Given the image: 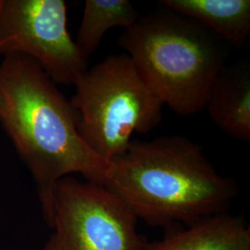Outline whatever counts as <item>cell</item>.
I'll use <instances>...</instances> for the list:
<instances>
[{
    "label": "cell",
    "instance_id": "obj_2",
    "mask_svg": "<svg viewBox=\"0 0 250 250\" xmlns=\"http://www.w3.org/2000/svg\"><path fill=\"white\" fill-rule=\"evenodd\" d=\"M104 186L138 220L166 229L227 212L237 195L234 181L216 170L201 146L180 135L132 141L110 161Z\"/></svg>",
    "mask_w": 250,
    "mask_h": 250
},
{
    "label": "cell",
    "instance_id": "obj_4",
    "mask_svg": "<svg viewBox=\"0 0 250 250\" xmlns=\"http://www.w3.org/2000/svg\"><path fill=\"white\" fill-rule=\"evenodd\" d=\"M71 104L83 141L105 161L124 155L133 134L161 123L163 104L127 54H112L75 84Z\"/></svg>",
    "mask_w": 250,
    "mask_h": 250
},
{
    "label": "cell",
    "instance_id": "obj_9",
    "mask_svg": "<svg viewBox=\"0 0 250 250\" xmlns=\"http://www.w3.org/2000/svg\"><path fill=\"white\" fill-rule=\"evenodd\" d=\"M164 8L195 20L224 41L239 45L250 33V0H163Z\"/></svg>",
    "mask_w": 250,
    "mask_h": 250
},
{
    "label": "cell",
    "instance_id": "obj_11",
    "mask_svg": "<svg viewBox=\"0 0 250 250\" xmlns=\"http://www.w3.org/2000/svg\"><path fill=\"white\" fill-rule=\"evenodd\" d=\"M6 107V99L4 96V93L0 87V113L3 111V109Z\"/></svg>",
    "mask_w": 250,
    "mask_h": 250
},
{
    "label": "cell",
    "instance_id": "obj_5",
    "mask_svg": "<svg viewBox=\"0 0 250 250\" xmlns=\"http://www.w3.org/2000/svg\"><path fill=\"white\" fill-rule=\"evenodd\" d=\"M137 222L104 185L66 176L54 189L53 232L44 250H143L147 240Z\"/></svg>",
    "mask_w": 250,
    "mask_h": 250
},
{
    "label": "cell",
    "instance_id": "obj_7",
    "mask_svg": "<svg viewBox=\"0 0 250 250\" xmlns=\"http://www.w3.org/2000/svg\"><path fill=\"white\" fill-rule=\"evenodd\" d=\"M179 226L143 250H250V226L241 216L227 211Z\"/></svg>",
    "mask_w": 250,
    "mask_h": 250
},
{
    "label": "cell",
    "instance_id": "obj_6",
    "mask_svg": "<svg viewBox=\"0 0 250 250\" xmlns=\"http://www.w3.org/2000/svg\"><path fill=\"white\" fill-rule=\"evenodd\" d=\"M67 22L63 0H0V56L29 57L56 84L75 86L88 61Z\"/></svg>",
    "mask_w": 250,
    "mask_h": 250
},
{
    "label": "cell",
    "instance_id": "obj_8",
    "mask_svg": "<svg viewBox=\"0 0 250 250\" xmlns=\"http://www.w3.org/2000/svg\"><path fill=\"white\" fill-rule=\"evenodd\" d=\"M205 108L224 133L250 140V71L247 65L224 69L209 91Z\"/></svg>",
    "mask_w": 250,
    "mask_h": 250
},
{
    "label": "cell",
    "instance_id": "obj_1",
    "mask_svg": "<svg viewBox=\"0 0 250 250\" xmlns=\"http://www.w3.org/2000/svg\"><path fill=\"white\" fill-rule=\"evenodd\" d=\"M0 87L6 99L0 123L35 180L49 224L57 183L78 173L104 185L110 162L83 141L71 101L33 59L5 56L0 63Z\"/></svg>",
    "mask_w": 250,
    "mask_h": 250
},
{
    "label": "cell",
    "instance_id": "obj_3",
    "mask_svg": "<svg viewBox=\"0 0 250 250\" xmlns=\"http://www.w3.org/2000/svg\"><path fill=\"white\" fill-rule=\"evenodd\" d=\"M223 41L195 20L165 8L139 17L117 44L162 104L188 116L205 108L224 69Z\"/></svg>",
    "mask_w": 250,
    "mask_h": 250
},
{
    "label": "cell",
    "instance_id": "obj_10",
    "mask_svg": "<svg viewBox=\"0 0 250 250\" xmlns=\"http://www.w3.org/2000/svg\"><path fill=\"white\" fill-rule=\"evenodd\" d=\"M139 14L129 0H86L75 44L88 61L109 29L133 26Z\"/></svg>",
    "mask_w": 250,
    "mask_h": 250
}]
</instances>
